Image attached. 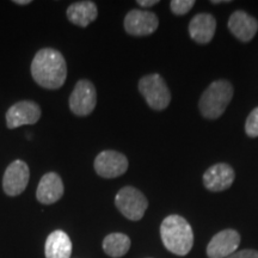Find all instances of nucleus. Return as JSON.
Returning a JSON list of instances; mask_svg holds the SVG:
<instances>
[{
    "label": "nucleus",
    "instance_id": "obj_1",
    "mask_svg": "<svg viewBox=\"0 0 258 258\" xmlns=\"http://www.w3.org/2000/svg\"><path fill=\"white\" fill-rule=\"evenodd\" d=\"M31 76L42 88L60 89L67 78L66 60L60 51L53 48L38 50L31 62Z\"/></svg>",
    "mask_w": 258,
    "mask_h": 258
},
{
    "label": "nucleus",
    "instance_id": "obj_2",
    "mask_svg": "<svg viewBox=\"0 0 258 258\" xmlns=\"http://www.w3.org/2000/svg\"><path fill=\"white\" fill-rule=\"evenodd\" d=\"M160 237L164 246L177 256H185L194 245L191 226L179 215H169L160 225Z\"/></svg>",
    "mask_w": 258,
    "mask_h": 258
},
{
    "label": "nucleus",
    "instance_id": "obj_3",
    "mask_svg": "<svg viewBox=\"0 0 258 258\" xmlns=\"http://www.w3.org/2000/svg\"><path fill=\"white\" fill-rule=\"evenodd\" d=\"M233 97V86L227 80H215L206 89L199 108L203 117L215 120L224 114Z\"/></svg>",
    "mask_w": 258,
    "mask_h": 258
},
{
    "label": "nucleus",
    "instance_id": "obj_4",
    "mask_svg": "<svg viewBox=\"0 0 258 258\" xmlns=\"http://www.w3.org/2000/svg\"><path fill=\"white\" fill-rule=\"evenodd\" d=\"M139 91L154 110H164L170 104V90L159 74L154 73L143 77L139 82Z\"/></svg>",
    "mask_w": 258,
    "mask_h": 258
},
{
    "label": "nucleus",
    "instance_id": "obj_5",
    "mask_svg": "<svg viewBox=\"0 0 258 258\" xmlns=\"http://www.w3.org/2000/svg\"><path fill=\"white\" fill-rule=\"evenodd\" d=\"M115 205L123 217L132 221H138L143 219L148 207V201L139 189L124 186L116 195Z\"/></svg>",
    "mask_w": 258,
    "mask_h": 258
},
{
    "label": "nucleus",
    "instance_id": "obj_6",
    "mask_svg": "<svg viewBox=\"0 0 258 258\" xmlns=\"http://www.w3.org/2000/svg\"><path fill=\"white\" fill-rule=\"evenodd\" d=\"M97 104V93L90 80L82 79L74 86L70 97L71 111L77 116H88L95 110Z\"/></svg>",
    "mask_w": 258,
    "mask_h": 258
},
{
    "label": "nucleus",
    "instance_id": "obj_7",
    "mask_svg": "<svg viewBox=\"0 0 258 258\" xmlns=\"http://www.w3.org/2000/svg\"><path fill=\"white\" fill-rule=\"evenodd\" d=\"M29 176H30V171H29V166L25 161H12L6 167L4 177H3V189H4L6 195H21L28 186Z\"/></svg>",
    "mask_w": 258,
    "mask_h": 258
},
{
    "label": "nucleus",
    "instance_id": "obj_8",
    "mask_svg": "<svg viewBox=\"0 0 258 258\" xmlns=\"http://www.w3.org/2000/svg\"><path fill=\"white\" fill-rule=\"evenodd\" d=\"M128 169V159L125 156L116 151H103L96 157L95 170L104 178L120 177Z\"/></svg>",
    "mask_w": 258,
    "mask_h": 258
},
{
    "label": "nucleus",
    "instance_id": "obj_9",
    "mask_svg": "<svg viewBox=\"0 0 258 258\" xmlns=\"http://www.w3.org/2000/svg\"><path fill=\"white\" fill-rule=\"evenodd\" d=\"M159 25L157 15L150 11L132 10L124 18V29L133 36H148L153 34Z\"/></svg>",
    "mask_w": 258,
    "mask_h": 258
},
{
    "label": "nucleus",
    "instance_id": "obj_10",
    "mask_svg": "<svg viewBox=\"0 0 258 258\" xmlns=\"http://www.w3.org/2000/svg\"><path fill=\"white\" fill-rule=\"evenodd\" d=\"M41 109L32 101L16 103L6 112V124L10 129H15L24 124H34L40 120Z\"/></svg>",
    "mask_w": 258,
    "mask_h": 258
},
{
    "label": "nucleus",
    "instance_id": "obj_11",
    "mask_svg": "<svg viewBox=\"0 0 258 258\" xmlns=\"http://www.w3.org/2000/svg\"><path fill=\"white\" fill-rule=\"evenodd\" d=\"M240 244V235L235 230H224L212 238L207 246L209 258H227L237 251Z\"/></svg>",
    "mask_w": 258,
    "mask_h": 258
},
{
    "label": "nucleus",
    "instance_id": "obj_12",
    "mask_svg": "<svg viewBox=\"0 0 258 258\" xmlns=\"http://www.w3.org/2000/svg\"><path fill=\"white\" fill-rule=\"evenodd\" d=\"M63 182L55 172H48L42 177L37 185L36 199L42 205H53L62 198Z\"/></svg>",
    "mask_w": 258,
    "mask_h": 258
},
{
    "label": "nucleus",
    "instance_id": "obj_13",
    "mask_svg": "<svg viewBox=\"0 0 258 258\" xmlns=\"http://www.w3.org/2000/svg\"><path fill=\"white\" fill-rule=\"evenodd\" d=\"M233 180V169L224 163L211 166L203 175V184L211 191H222V190L228 189Z\"/></svg>",
    "mask_w": 258,
    "mask_h": 258
},
{
    "label": "nucleus",
    "instance_id": "obj_14",
    "mask_svg": "<svg viewBox=\"0 0 258 258\" xmlns=\"http://www.w3.org/2000/svg\"><path fill=\"white\" fill-rule=\"evenodd\" d=\"M228 29L238 40L249 42L258 30V22L252 16L244 11H235L228 19Z\"/></svg>",
    "mask_w": 258,
    "mask_h": 258
},
{
    "label": "nucleus",
    "instance_id": "obj_15",
    "mask_svg": "<svg viewBox=\"0 0 258 258\" xmlns=\"http://www.w3.org/2000/svg\"><path fill=\"white\" fill-rule=\"evenodd\" d=\"M217 21L209 14H199L189 24V35L196 43L206 44L214 37Z\"/></svg>",
    "mask_w": 258,
    "mask_h": 258
},
{
    "label": "nucleus",
    "instance_id": "obj_16",
    "mask_svg": "<svg viewBox=\"0 0 258 258\" xmlns=\"http://www.w3.org/2000/svg\"><path fill=\"white\" fill-rule=\"evenodd\" d=\"M46 258H71L72 241L66 232L56 230L48 235L44 244Z\"/></svg>",
    "mask_w": 258,
    "mask_h": 258
},
{
    "label": "nucleus",
    "instance_id": "obj_17",
    "mask_svg": "<svg viewBox=\"0 0 258 258\" xmlns=\"http://www.w3.org/2000/svg\"><path fill=\"white\" fill-rule=\"evenodd\" d=\"M97 16H98L97 5L93 2H89V0L73 3L67 9V18H69V21L71 23L79 25L82 28H86L93 21H96Z\"/></svg>",
    "mask_w": 258,
    "mask_h": 258
},
{
    "label": "nucleus",
    "instance_id": "obj_18",
    "mask_svg": "<svg viewBox=\"0 0 258 258\" xmlns=\"http://www.w3.org/2000/svg\"><path fill=\"white\" fill-rule=\"evenodd\" d=\"M131 239L123 233L108 234L103 240V250L109 257L120 258L131 249Z\"/></svg>",
    "mask_w": 258,
    "mask_h": 258
},
{
    "label": "nucleus",
    "instance_id": "obj_19",
    "mask_svg": "<svg viewBox=\"0 0 258 258\" xmlns=\"http://www.w3.org/2000/svg\"><path fill=\"white\" fill-rule=\"evenodd\" d=\"M194 5H195L194 0H172L170 3L171 11L177 16H183L188 14Z\"/></svg>",
    "mask_w": 258,
    "mask_h": 258
},
{
    "label": "nucleus",
    "instance_id": "obj_20",
    "mask_svg": "<svg viewBox=\"0 0 258 258\" xmlns=\"http://www.w3.org/2000/svg\"><path fill=\"white\" fill-rule=\"evenodd\" d=\"M245 132L250 138L258 137V108L253 109L245 122Z\"/></svg>",
    "mask_w": 258,
    "mask_h": 258
},
{
    "label": "nucleus",
    "instance_id": "obj_21",
    "mask_svg": "<svg viewBox=\"0 0 258 258\" xmlns=\"http://www.w3.org/2000/svg\"><path fill=\"white\" fill-rule=\"evenodd\" d=\"M227 258H258V251L241 250L239 252H234Z\"/></svg>",
    "mask_w": 258,
    "mask_h": 258
},
{
    "label": "nucleus",
    "instance_id": "obj_22",
    "mask_svg": "<svg viewBox=\"0 0 258 258\" xmlns=\"http://www.w3.org/2000/svg\"><path fill=\"white\" fill-rule=\"evenodd\" d=\"M138 4L143 8H151V6L159 4V0H138Z\"/></svg>",
    "mask_w": 258,
    "mask_h": 258
},
{
    "label": "nucleus",
    "instance_id": "obj_23",
    "mask_svg": "<svg viewBox=\"0 0 258 258\" xmlns=\"http://www.w3.org/2000/svg\"><path fill=\"white\" fill-rule=\"evenodd\" d=\"M15 4H17V5H28V4H30V0H15Z\"/></svg>",
    "mask_w": 258,
    "mask_h": 258
}]
</instances>
